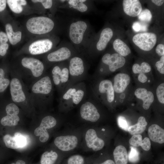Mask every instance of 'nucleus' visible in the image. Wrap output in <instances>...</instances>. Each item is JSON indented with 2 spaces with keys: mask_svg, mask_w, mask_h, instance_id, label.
I'll list each match as a JSON object with an SVG mask.
<instances>
[{
  "mask_svg": "<svg viewBox=\"0 0 164 164\" xmlns=\"http://www.w3.org/2000/svg\"><path fill=\"white\" fill-rule=\"evenodd\" d=\"M66 31L70 42L79 53L84 56L95 35L89 22L72 20L68 22Z\"/></svg>",
  "mask_w": 164,
  "mask_h": 164,
  "instance_id": "1",
  "label": "nucleus"
},
{
  "mask_svg": "<svg viewBox=\"0 0 164 164\" xmlns=\"http://www.w3.org/2000/svg\"><path fill=\"white\" fill-rule=\"evenodd\" d=\"M87 88L83 81L68 85L62 93L60 108L62 111L67 113L79 106L86 98Z\"/></svg>",
  "mask_w": 164,
  "mask_h": 164,
  "instance_id": "2",
  "label": "nucleus"
},
{
  "mask_svg": "<svg viewBox=\"0 0 164 164\" xmlns=\"http://www.w3.org/2000/svg\"><path fill=\"white\" fill-rule=\"evenodd\" d=\"M84 127L81 125L64 129L61 135L55 138L53 142L55 146L59 151L64 154L70 153L80 148Z\"/></svg>",
  "mask_w": 164,
  "mask_h": 164,
  "instance_id": "3",
  "label": "nucleus"
},
{
  "mask_svg": "<svg viewBox=\"0 0 164 164\" xmlns=\"http://www.w3.org/2000/svg\"><path fill=\"white\" fill-rule=\"evenodd\" d=\"M86 58L83 55L78 53L68 60L69 85L83 81L86 77L89 66Z\"/></svg>",
  "mask_w": 164,
  "mask_h": 164,
  "instance_id": "4",
  "label": "nucleus"
},
{
  "mask_svg": "<svg viewBox=\"0 0 164 164\" xmlns=\"http://www.w3.org/2000/svg\"><path fill=\"white\" fill-rule=\"evenodd\" d=\"M84 126L80 148L84 151H97L104 146V140L98 135L93 126Z\"/></svg>",
  "mask_w": 164,
  "mask_h": 164,
  "instance_id": "5",
  "label": "nucleus"
},
{
  "mask_svg": "<svg viewBox=\"0 0 164 164\" xmlns=\"http://www.w3.org/2000/svg\"><path fill=\"white\" fill-rule=\"evenodd\" d=\"M113 34V31L111 27L106 26L103 28L98 35H95L84 56L89 59L97 53L104 51L112 38Z\"/></svg>",
  "mask_w": 164,
  "mask_h": 164,
  "instance_id": "6",
  "label": "nucleus"
},
{
  "mask_svg": "<svg viewBox=\"0 0 164 164\" xmlns=\"http://www.w3.org/2000/svg\"><path fill=\"white\" fill-rule=\"evenodd\" d=\"M78 115L80 121L84 126H92L101 118L98 110L93 101L85 98L79 105Z\"/></svg>",
  "mask_w": 164,
  "mask_h": 164,
  "instance_id": "7",
  "label": "nucleus"
},
{
  "mask_svg": "<svg viewBox=\"0 0 164 164\" xmlns=\"http://www.w3.org/2000/svg\"><path fill=\"white\" fill-rule=\"evenodd\" d=\"M55 26V23L51 18L45 16H38L29 19L26 26L30 32L37 34H44L51 32Z\"/></svg>",
  "mask_w": 164,
  "mask_h": 164,
  "instance_id": "8",
  "label": "nucleus"
},
{
  "mask_svg": "<svg viewBox=\"0 0 164 164\" xmlns=\"http://www.w3.org/2000/svg\"><path fill=\"white\" fill-rule=\"evenodd\" d=\"M60 63L53 67L51 72L54 84L60 88L62 93L69 84L70 75L68 60Z\"/></svg>",
  "mask_w": 164,
  "mask_h": 164,
  "instance_id": "9",
  "label": "nucleus"
},
{
  "mask_svg": "<svg viewBox=\"0 0 164 164\" xmlns=\"http://www.w3.org/2000/svg\"><path fill=\"white\" fill-rule=\"evenodd\" d=\"M78 53L70 42L64 41L56 50L48 54L47 59L50 62H60L68 60Z\"/></svg>",
  "mask_w": 164,
  "mask_h": 164,
  "instance_id": "10",
  "label": "nucleus"
},
{
  "mask_svg": "<svg viewBox=\"0 0 164 164\" xmlns=\"http://www.w3.org/2000/svg\"><path fill=\"white\" fill-rule=\"evenodd\" d=\"M60 7L80 13H89L92 11V2L87 0H60Z\"/></svg>",
  "mask_w": 164,
  "mask_h": 164,
  "instance_id": "11",
  "label": "nucleus"
},
{
  "mask_svg": "<svg viewBox=\"0 0 164 164\" xmlns=\"http://www.w3.org/2000/svg\"><path fill=\"white\" fill-rule=\"evenodd\" d=\"M157 40L156 34L152 32L138 33L132 38L134 44L141 50L145 51L152 50L155 46Z\"/></svg>",
  "mask_w": 164,
  "mask_h": 164,
  "instance_id": "12",
  "label": "nucleus"
},
{
  "mask_svg": "<svg viewBox=\"0 0 164 164\" xmlns=\"http://www.w3.org/2000/svg\"><path fill=\"white\" fill-rule=\"evenodd\" d=\"M101 63L108 67L111 72H114L125 64L126 60L125 57L117 53H105L101 59Z\"/></svg>",
  "mask_w": 164,
  "mask_h": 164,
  "instance_id": "13",
  "label": "nucleus"
},
{
  "mask_svg": "<svg viewBox=\"0 0 164 164\" xmlns=\"http://www.w3.org/2000/svg\"><path fill=\"white\" fill-rule=\"evenodd\" d=\"M97 91L100 99L105 100L109 103L114 101V91L112 82L110 80L104 79L100 81L98 84Z\"/></svg>",
  "mask_w": 164,
  "mask_h": 164,
  "instance_id": "14",
  "label": "nucleus"
},
{
  "mask_svg": "<svg viewBox=\"0 0 164 164\" xmlns=\"http://www.w3.org/2000/svg\"><path fill=\"white\" fill-rule=\"evenodd\" d=\"M53 43L49 39H45L36 41L29 46V51L33 55L40 54L50 51L53 48Z\"/></svg>",
  "mask_w": 164,
  "mask_h": 164,
  "instance_id": "15",
  "label": "nucleus"
},
{
  "mask_svg": "<svg viewBox=\"0 0 164 164\" xmlns=\"http://www.w3.org/2000/svg\"><path fill=\"white\" fill-rule=\"evenodd\" d=\"M21 63L24 67L31 70L35 77L40 76L43 73L44 65L38 59L32 57H24L22 59Z\"/></svg>",
  "mask_w": 164,
  "mask_h": 164,
  "instance_id": "16",
  "label": "nucleus"
},
{
  "mask_svg": "<svg viewBox=\"0 0 164 164\" xmlns=\"http://www.w3.org/2000/svg\"><path fill=\"white\" fill-rule=\"evenodd\" d=\"M52 88L50 78L49 76H46L36 82L33 86L32 89L35 93L48 95L51 92Z\"/></svg>",
  "mask_w": 164,
  "mask_h": 164,
  "instance_id": "17",
  "label": "nucleus"
},
{
  "mask_svg": "<svg viewBox=\"0 0 164 164\" xmlns=\"http://www.w3.org/2000/svg\"><path fill=\"white\" fill-rule=\"evenodd\" d=\"M10 92L13 101L19 103L25 100L26 96L19 79L15 78L12 80L10 83Z\"/></svg>",
  "mask_w": 164,
  "mask_h": 164,
  "instance_id": "18",
  "label": "nucleus"
},
{
  "mask_svg": "<svg viewBox=\"0 0 164 164\" xmlns=\"http://www.w3.org/2000/svg\"><path fill=\"white\" fill-rule=\"evenodd\" d=\"M131 78L128 74L124 73H119L114 77L113 86L114 92L117 93H121L126 90L129 84Z\"/></svg>",
  "mask_w": 164,
  "mask_h": 164,
  "instance_id": "19",
  "label": "nucleus"
},
{
  "mask_svg": "<svg viewBox=\"0 0 164 164\" xmlns=\"http://www.w3.org/2000/svg\"><path fill=\"white\" fill-rule=\"evenodd\" d=\"M122 6L124 12L132 17L138 16L142 10L141 4L138 0H124Z\"/></svg>",
  "mask_w": 164,
  "mask_h": 164,
  "instance_id": "20",
  "label": "nucleus"
},
{
  "mask_svg": "<svg viewBox=\"0 0 164 164\" xmlns=\"http://www.w3.org/2000/svg\"><path fill=\"white\" fill-rule=\"evenodd\" d=\"M134 94L137 98L142 100L143 108L146 110L148 109L154 101L153 93L145 88L140 87L135 90Z\"/></svg>",
  "mask_w": 164,
  "mask_h": 164,
  "instance_id": "21",
  "label": "nucleus"
},
{
  "mask_svg": "<svg viewBox=\"0 0 164 164\" xmlns=\"http://www.w3.org/2000/svg\"><path fill=\"white\" fill-rule=\"evenodd\" d=\"M149 138L152 141L159 144L164 142V130L159 125L154 124L151 125L148 129Z\"/></svg>",
  "mask_w": 164,
  "mask_h": 164,
  "instance_id": "22",
  "label": "nucleus"
},
{
  "mask_svg": "<svg viewBox=\"0 0 164 164\" xmlns=\"http://www.w3.org/2000/svg\"><path fill=\"white\" fill-rule=\"evenodd\" d=\"M130 144L135 147L141 146L145 151H148L151 148V143L149 138H145L143 140L141 134L133 135L129 141Z\"/></svg>",
  "mask_w": 164,
  "mask_h": 164,
  "instance_id": "23",
  "label": "nucleus"
},
{
  "mask_svg": "<svg viewBox=\"0 0 164 164\" xmlns=\"http://www.w3.org/2000/svg\"><path fill=\"white\" fill-rule=\"evenodd\" d=\"M113 155L115 164H127L128 154L126 148L123 146H117L114 151Z\"/></svg>",
  "mask_w": 164,
  "mask_h": 164,
  "instance_id": "24",
  "label": "nucleus"
},
{
  "mask_svg": "<svg viewBox=\"0 0 164 164\" xmlns=\"http://www.w3.org/2000/svg\"><path fill=\"white\" fill-rule=\"evenodd\" d=\"M147 125V122L145 118L143 116H140L136 124L128 127V131L132 135L140 134L145 131Z\"/></svg>",
  "mask_w": 164,
  "mask_h": 164,
  "instance_id": "25",
  "label": "nucleus"
},
{
  "mask_svg": "<svg viewBox=\"0 0 164 164\" xmlns=\"http://www.w3.org/2000/svg\"><path fill=\"white\" fill-rule=\"evenodd\" d=\"M114 50L123 57H125L131 53L130 49L127 45L120 39H116L113 43Z\"/></svg>",
  "mask_w": 164,
  "mask_h": 164,
  "instance_id": "26",
  "label": "nucleus"
},
{
  "mask_svg": "<svg viewBox=\"0 0 164 164\" xmlns=\"http://www.w3.org/2000/svg\"><path fill=\"white\" fill-rule=\"evenodd\" d=\"M5 27L8 39L12 45H15L21 40L22 33L20 31L14 32L13 31L12 26L9 23L6 24Z\"/></svg>",
  "mask_w": 164,
  "mask_h": 164,
  "instance_id": "27",
  "label": "nucleus"
},
{
  "mask_svg": "<svg viewBox=\"0 0 164 164\" xmlns=\"http://www.w3.org/2000/svg\"><path fill=\"white\" fill-rule=\"evenodd\" d=\"M59 156L58 152L53 150L46 151L42 155L40 160L41 164H54Z\"/></svg>",
  "mask_w": 164,
  "mask_h": 164,
  "instance_id": "28",
  "label": "nucleus"
},
{
  "mask_svg": "<svg viewBox=\"0 0 164 164\" xmlns=\"http://www.w3.org/2000/svg\"><path fill=\"white\" fill-rule=\"evenodd\" d=\"M132 69L133 73L135 74H145L151 71V67L149 63L144 62H142L140 65L137 63L134 64L132 66Z\"/></svg>",
  "mask_w": 164,
  "mask_h": 164,
  "instance_id": "29",
  "label": "nucleus"
},
{
  "mask_svg": "<svg viewBox=\"0 0 164 164\" xmlns=\"http://www.w3.org/2000/svg\"><path fill=\"white\" fill-rule=\"evenodd\" d=\"M19 119V118L18 115L7 114L2 118L1 123L4 126H14L18 124Z\"/></svg>",
  "mask_w": 164,
  "mask_h": 164,
  "instance_id": "30",
  "label": "nucleus"
},
{
  "mask_svg": "<svg viewBox=\"0 0 164 164\" xmlns=\"http://www.w3.org/2000/svg\"><path fill=\"white\" fill-rule=\"evenodd\" d=\"M34 133L36 136H39V140L43 143L46 142L50 138V135L48 131L40 126L35 129Z\"/></svg>",
  "mask_w": 164,
  "mask_h": 164,
  "instance_id": "31",
  "label": "nucleus"
},
{
  "mask_svg": "<svg viewBox=\"0 0 164 164\" xmlns=\"http://www.w3.org/2000/svg\"><path fill=\"white\" fill-rule=\"evenodd\" d=\"M3 140L7 147L13 149L19 148L14 136H12L9 134H6L4 136Z\"/></svg>",
  "mask_w": 164,
  "mask_h": 164,
  "instance_id": "32",
  "label": "nucleus"
},
{
  "mask_svg": "<svg viewBox=\"0 0 164 164\" xmlns=\"http://www.w3.org/2000/svg\"><path fill=\"white\" fill-rule=\"evenodd\" d=\"M6 2L11 10L14 13H19L23 10V8L19 0H8Z\"/></svg>",
  "mask_w": 164,
  "mask_h": 164,
  "instance_id": "33",
  "label": "nucleus"
},
{
  "mask_svg": "<svg viewBox=\"0 0 164 164\" xmlns=\"http://www.w3.org/2000/svg\"><path fill=\"white\" fill-rule=\"evenodd\" d=\"M66 164H85L84 157L79 154L72 155L67 160Z\"/></svg>",
  "mask_w": 164,
  "mask_h": 164,
  "instance_id": "34",
  "label": "nucleus"
},
{
  "mask_svg": "<svg viewBox=\"0 0 164 164\" xmlns=\"http://www.w3.org/2000/svg\"><path fill=\"white\" fill-rule=\"evenodd\" d=\"M5 76L4 70L0 68V93L3 92L10 83L9 79L5 78Z\"/></svg>",
  "mask_w": 164,
  "mask_h": 164,
  "instance_id": "35",
  "label": "nucleus"
},
{
  "mask_svg": "<svg viewBox=\"0 0 164 164\" xmlns=\"http://www.w3.org/2000/svg\"><path fill=\"white\" fill-rule=\"evenodd\" d=\"M138 19L142 21L150 22L152 19V15L150 11L148 9L142 10L138 16Z\"/></svg>",
  "mask_w": 164,
  "mask_h": 164,
  "instance_id": "36",
  "label": "nucleus"
},
{
  "mask_svg": "<svg viewBox=\"0 0 164 164\" xmlns=\"http://www.w3.org/2000/svg\"><path fill=\"white\" fill-rule=\"evenodd\" d=\"M14 136L19 148H22L26 145V137L21 133L16 132L15 133Z\"/></svg>",
  "mask_w": 164,
  "mask_h": 164,
  "instance_id": "37",
  "label": "nucleus"
},
{
  "mask_svg": "<svg viewBox=\"0 0 164 164\" xmlns=\"http://www.w3.org/2000/svg\"><path fill=\"white\" fill-rule=\"evenodd\" d=\"M5 111L8 115H18L19 110L18 107L14 103L8 104L6 107Z\"/></svg>",
  "mask_w": 164,
  "mask_h": 164,
  "instance_id": "38",
  "label": "nucleus"
},
{
  "mask_svg": "<svg viewBox=\"0 0 164 164\" xmlns=\"http://www.w3.org/2000/svg\"><path fill=\"white\" fill-rule=\"evenodd\" d=\"M156 94L159 101L161 103L164 104V83L160 84L156 90Z\"/></svg>",
  "mask_w": 164,
  "mask_h": 164,
  "instance_id": "39",
  "label": "nucleus"
},
{
  "mask_svg": "<svg viewBox=\"0 0 164 164\" xmlns=\"http://www.w3.org/2000/svg\"><path fill=\"white\" fill-rule=\"evenodd\" d=\"M130 148V151L128 155V159L131 162H136L138 159V152L135 147L131 146Z\"/></svg>",
  "mask_w": 164,
  "mask_h": 164,
  "instance_id": "40",
  "label": "nucleus"
},
{
  "mask_svg": "<svg viewBox=\"0 0 164 164\" xmlns=\"http://www.w3.org/2000/svg\"><path fill=\"white\" fill-rule=\"evenodd\" d=\"M118 123L120 128L125 131H128V125L125 117L121 116L119 117L118 119Z\"/></svg>",
  "mask_w": 164,
  "mask_h": 164,
  "instance_id": "41",
  "label": "nucleus"
},
{
  "mask_svg": "<svg viewBox=\"0 0 164 164\" xmlns=\"http://www.w3.org/2000/svg\"><path fill=\"white\" fill-rule=\"evenodd\" d=\"M155 66L158 71L161 74H164V56H161L160 60L155 63Z\"/></svg>",
  "mask_w": 164,
  "mask_h": 164,
  "instance_id": "42",
  "label": "nucleus"
},
{
  "mask_svg": "<svg viewBox=\"0 0 164 164\" xmlns=\"http://www.w3.org/2000/svg\"><path fill=\"white\" fill-rule=\"evenodd\" d=\"M32 1L35 3L38 2L41 3L45 9L51 8L53 4V1L51 0H33Z\"/></svg>",
  "mask_w": 164,
  "mask_h": 164,
  "instance_id": "43",
  "label": "nucleus"
},
{
  "mask_svg": "<svg viewBox=\"0 0 164 164\" xmlns=\"http://www.w3.org/2000/svg\"><path fill=\"white\" fill-rule=\"evenodd\" d=\"M156 53L160 56H164V45L160 43L156 46L155 49Z\"/></svg>",
  "mask_w": 164,
  "mask_h": 164,
  "instance_id": "44",
  "label": "nucleus"
},
{
  "mask_svg": "<svg viewBox=\"0 0 164 164\" xmlns=\"http://www.w3.org/2000/svg\"><path fill=\"white\" fill-rule=\"evenodd\" d=\"M8 38L6 34L2 31L0 32V44L7 43Z\"/></svg>",
  "mask_w": 164,
  "mask_h": 164,
  "instance_id": "45",
  "label": "nucleus"
},
{
  "mask_svg": "<svg viewBox=\"0 0 164 164\" xmlns=\"http://www.w3.org/2000/svg\"><path fill=\"white\" fill-rule=\"evenodd\" d=\"M139 74L138 77L139 81L142 83L146 82L148 78L145 74L143 73H141Z\"/></svg>",
  "mask_w": 164,
  "mask_h": 164,
  "instance_id": "46",
  "label": "nucleus"
},
{
  "mask_svg": "<svg viewBox=\"0 0 164 164\" xmlns=\"http://www.w3.org/2000/svg\"><path fill=\"white\" fill-rule=\"evenodd\" d=\"M6 1L0 0V12L3 11L6 6Z\"/></svg>",
  "mask_w": 164,
  "mask_h": 164,
  "instance_id": "47",
  "label": "nucleus"
},
{
  "mask_svg": "<svg viewBox=\"0 0 164 164\" xmlns=\"http://www.w3.org/2000/svg\"><path fill=\"white\" fill-rule=\"evenodd\" d=\"M141 27L140 24L137 22H134L132 26L133 29L136 32L139 31L141 29Z\"/></svg>",
  "mask_w": 164,
  "mask_h": 164,
  "instance_id": "48",
  "label": "nucleus"
},
{
  "mask_svg": "<svg viewBox=\"0 0 164 164\" xmlns=\"http://www.w3.org/2000/svg\"><path fill=\"white\" fill-rule=\"evenodd\" d=\"M152 2L158 6H161L163 4V0H152Z\"/></svg>",
  "mask_w": 164,
  "mask_h": 164,
  "instance_id": "49",
  "label": "nucleus"
},
{
  "mask_svg": "<svg viewBox=\"0 0 164 164\" xmlns=\"http://www.w3.org/2000/svg\"><path fill=\"white\" fill-rule=\"evenodd\" d=\"M99 164H115L113 161L111 159H108L103 162Z\"/></svg>",
  "mask_w": 164,
  "mask_h": 164,
  "instance_id": "50",
  "label": "nucleus"
},
{
  "mask_svg": "<svg viewBox=\"0 0 164 164\" xmlns=\"http://www.w3.org/2000/svg\"><path fill=\"white\" fill-rule=\"evenodd\" d=\"M0 46L5 48L7 50L9 48V45L7 43L0 44Z\"/></svg>",
  "mask_w": 164,
  "mask_h": 164,
  "instance_id": "51",
  "label": "nucleus"
},
{
  "mask_svg": "<svg viewBox=\"0 0 164 164\" xmlns=\"http://www.w3.org/2000/svg\"><path fill=\"white\" fill-rule=\"evenodd\" d=\"M11 164H26V163L24 161L22 160H18L17 161L16 163H12Z\"/></svg>",
  "mask_w": 164,
  "mask_h": 164,
  "instance_id": "52",
  "label": "nucleus"
}]
</instances>
